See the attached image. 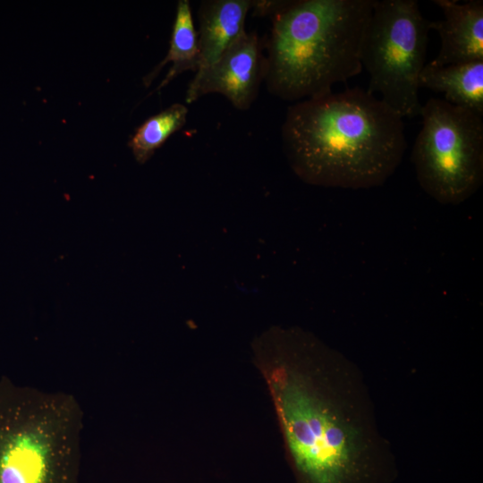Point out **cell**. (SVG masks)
I'll return each mask as SVG.
<instances>
[{
    "mask_svg": "<svg viewBox=\"0 0 483 483\" xmlns=\"http://www.w3.org/2000/svg\"><path fill=\"white\" fill-rule=\"evenodd\" d=\"M297 483H392L394 464L342 401L344 358L313 334L271 326L251 343Z\"/></svg>",
    "mask_w": 483,
    "mask_h": 483,
    "instance_id": "cell-1",
    "label": "cell"
},
{
    "mask_svg": "<svg viewBox=\"0 0 483 483\" xmlns=\"http://www.w3.org/2000/svg\"><path fill=\"white\" fill-rule=\"evenodd\" d=\"M281 136L292 172L327 188L383 185L407 148L403 118L360 88L291 105Z\"/></svg>",
    "mask_w": 483,
    "mask_h": 483,
    "instance_id": "cell-2",
    "label": "cell"
},
{
    "mask_svg": "<svg viewBox=\"0 0 483 483\" xmlns=\"http://www.w3.org/2000/svg\"><path fill=\"white\" fill-rule=\"evenodd\" d=\"M374 0H280L266 41L267 90L286 101L332 92L362 71L360 50Z\"/></svg>",
    "mask_w": 483,
    "mask_h": 483,
    "instance_id": "cell-3",
    "label": "cell"
},
{
    "mask_svg": "<svg viewBox=\"0 0 483 483\" xmlns=\"http://www.w3.org/2000/svg\"><path fill=\"white\" fill-rule=\"evenodd\" d=\"M81 419L68 394L0 385V483H79Z\"/></svg>",
    "mask_w": 483,
    "mask_h": 483,
    "instance_id": "cell-4",
    "label": "cell"
},
{
    "mask_svg": "<svg viewBox=\"0 0 483 483\" xmlns=\"http://www.w3.org/2000/svg\"><path fill=\"white\" fill-rule=\"evenodd\" d=\"M428 21L415 0H374L361 44L367 91L402 118L419 115V79L425 66Z\"/></svg>",
    "mask_w": 483,
    "mask_h": 483,
    "instance_id": "cell-5",
    "label": "cell"
},
{
    "mask_svg": "<svg viewBox=\"0 0 483 483\" xmlns=\"http://www.w3.org/2000/svg\"><path fill=\"white\" fill-rule=\"evenodd\" d=\"M422 127L411 151L423 191L443 205H458L483 182V120L444 99L422 105Z\"/></svg>",
    "mask_w": 483,
    "mask_h": 483,
    "instance_id": "cell-6",
    "label": "cell"
},
{
    "mask_svg": "<svg viewBox=\"0 0 483 483\" xmlns=\"http://www.w3.org/2000/svg\"><path fill=\"white\" fill-rule=\"evenodd\" d=\"M265 69L257 33L245 30L214 64L196 72L185 100L191 104L204 95L219 93L238 110H248L258 96Z\"/></svg>",
    "mask_w": 483,
    "mask_h": 483,
    "instance_id": "cell-7",
    "label": "cell"
},
{
    "mask_svg": "<svg viewBox=\"0 0 483 483\" xmlns=\"http://www.w3.org/2000/svg\"><path fill=\"white\" fill-rule=\"evenodd\" d=\"M444 20L428 21L436 30L441 47L430 63L435 67L483 61V1L434 0Z\"/></svg>",
    "mask_w": 483,
    "mask_h": 483,
    "instance_id": "cell-8",
    "label": "cell"
},
{
    "mask_svg": "<svg viewBox=\"0 0 483 483\" xmlns=\"http://www.w3.org/2000/svg\"><path fill=\"white\" fill-rule=\"evenodd\" d=\"M252 0H203L198 10V71L214 64L244 31Z\"/></svg>",
    "mask_w": 483,
    "mask_h": 483,
    "instance_id": "cell-9",
    "label": "cell"
},
{
    "mask_svg": "<svg viewBox=\"0 0 483 483\" xmlns=\"http://www.w3.org/2000/svg\"><path fill=\"white\" fill-rule=\"evenodd\" d=\"M419 86L443 93L445 101L483 117V61L423 67Z\"/></svg>",
    "mask_w": 483,
    "mask_h": 483,
    "instance_id": "cell-10",
    "label": "cell"
},
{
    "mask_svg": "<svg viewBox=\"0 0 483 483\" xmlns=\"http://www.w3.org/2000/svg\"><path fill=\"white\" fill-rule=\"evenodd\" d=\"M172 63L165 79L157 91L169 84L186 71L197 72L199 64L198 36L194 27L190 2L179 0L173 25L169 50L165 57L143 78V84L148 87L159 74L163 67Z\"/></svg>",
    "mask_w": 483,
    "mask_h": 483,
    "instance_id": "cell-11",
    "label": "cell"
},
{
    "mask_svg": "<svg viewBox=\"0 0 483 483\" xmlns=\"http://www.w3.org/2000/svg\"><path fill=\"white\" fill-rule=\"evenodd\" d=\"M187 114V106L175 103L140 125L128 142L136 161L147 162L172 134L184 126Z\"/></svg>",
    "mask_w": 483,
    "mask_h": 483,
    "instance_id": "cell-12",
    "label": "cell"
}]
</instances>
